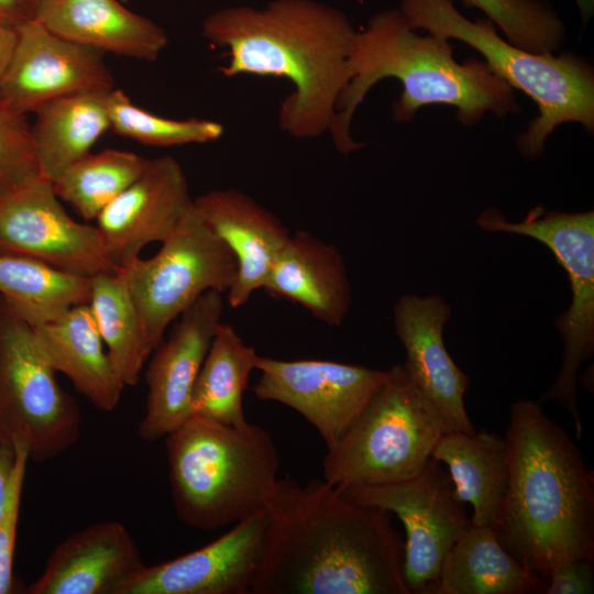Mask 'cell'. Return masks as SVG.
<instances>
[{
    "label": "cell",
    "instance_id": "74e56055",
    "mask_svg": "<svg viewBox=\"0 0 594 594\" xmlns=\"http://www.w3.org/2000/svg\"><path fill=\"white\" fill-rule=\"evenodd\" d=\"M14 462V449L11 447L0 446V515L2 513L9 479Z\"/></svg>",
    "mask_w": 594,
    "mask_h": 594
},
{
    "label": "cell",
    "instance_id": "52a82bcc",
    "mask_svg": "<svg viewBox=\"0 0 594 594\" xmlns=\"http://www.w3.org/2000/svg\"><path fill=\"white\" fill-rule=\"evenodd\" d=\"M450 431L408 378L403 364L386 378L323 458V480L342 488L403 481L418 474Z\"/></svg>",
    "mask_w": 594,
    "mask_h": 594
},
{
    "label": "cell",
    "instance_id": "f35d334b",
    "mask_svg": "<svg viewBox=\"0 0 594 594\" xmlns=\"http://www.w3.org/2000/svg\"><path fill=\"white\" fill-rule=\"evenodd\" d=\"M583 22H586L594 11V0H574Z\"/></svg>",
    "mask_w": 594,
    "mask_h": 594
},
{
    "label": "cell",
    "instance_id": "277c9868",
    "mask_svg": "<svg viewBox=\"0 0 594 594\" xmlns=\"http://www.w3.org/2000/svg\"><path fill=\"white\" fill-rule=\"evenodd\" d=\"M399 9L384 10L356 30L349 56V80L337 106L330 135L342 155L362 145L351 135L352 118L369 91L385 78L397 79L402 94L393 103V119L406 123L428 105L457 109L464 125L488 112L499 119L520 111L514 89L484 61H455L449 41L420 35Z\"/></svg>",
    "mask_w": 594,
    "mask_h": 594
},
{
    "label": "cell",
    "instance_id": "6da1fadb",
    "mask_svg": "<svg viewBox=\"0 0 594 594\" xmlns=\"http://www.w3.org/2000/svg\"><path fill=\"white\" fill-rule=\"evenodd\" d=\"M253 594H411L391 513L352 503L323 479H278Z\"/></svg>",
    "mask_w": 594,
    "mask_h": 594
},
{
    "label": "cell",
    "instance_id": "83f0119b",
    "mask_svg": "<svg viewBox=\"0 0 594 594\" xmlns=\"http://www.w3.org/2000/svg\"><path fill=\"white\" fill-rule=\"evenodd\" d=\"M91 278L54 267L36 258L0 254V295L32 326L89 304Z\"/></svg>",
    "mask_w": 594,
    "mask_h": 594
},
{
    "label": "cell",
    "instance_id": "44dd1931",
    "mask_svg": "<svg viewBox=\"0 0 594 594\" xmlns=\"http://www.w3.org/2000/svg\"><path fill=\"white\" fill-rule=\"evenodd\" d=\"M51 32L103 54L155 62L166 31L119 0H40L36 18Z\"/></svg>",
    "mask_w": 594,
    "mask_h": 594
},
{
    "label": "cell",
    "instance_id": "8992f818",
    "mask_svg": "<svg viewBox=\"0 0 594 594\" xmlns=\"http://www.w3.org/2000/svg\"><path fill=\"white\" fill-rule=\"evenodd\" d=\"M399 11L415 30L473 47L493 73L536 103L537 118L516 142L526 158L539 157L548 136L563 123L593 131L594 72L584 58L520 48L501 37L491 20L462 15L453 0H400Z\"/></svg>",
    "mask_w": 594,
    "mask_h": 594
},
{
    "label": "cell",
    "instance_id": "484cf974",
    "mask_svg": "<svg viewBox=\"0 0 594 594\" xmlns=\"http://www.w3.org/2000/svg\"><path fill=\"white\" fill-rule=\"evenodd\" d=\"M109 91L61 97L35 110L31 133L42 177L53 183L110 130Z\"/></svg>",
    "mask_w": 594,
    "mask_h": 594
},
{
    "label": "cell",
    "instance_id": "f1b7e54d",
    "mask_svg": "<svg viewBox=\"0 0 594 594\" xmlns=\"http://www.w3.org/2000/svg\"><path fill=\"white\" fill-rule=\"evenodd\" d=\"M89 307L117 375L124 386L136 385L153 348L118 273L91 278Z\"/></svg>",
    "mask_w": 594,
    "mask_h": 594
},
{
    "label": "cell",
    "instance_id": "4316f807",
    "mask_svg": "<svg viewBox=\"0 0 594 594\" xmlns=\"http://www.w3.org/2000/svg\"><path fill=\"white\" fill-rule=\"evenodd\" d=\"M257 359L254 348L230 323L221 321L193 389L191 416L246 428L250 422L244 415L243 394Z\"/></svg>",
    "mask_w": 594,
    "mask_h": 594
},
{
    "label": "cell",
    "instance_id": "cb8c5ba5",
    "mask_svg": "<svg viewBox=\"0 0 594 594\" xmlns=\"http://www.w3.org/2000/svg\"><path fill=\"white\" fill-rule=\"evenodd\" d=\"M432 457L447 466L457 497L472 506L473 525L494 527L509 474L506 438L487 430L448 431L437 442Z\"/></svg>",
    "mask_w": 594,
    "mask_h": 594
},
{
    "label": "cell",
    "instance_id": "4dcf8cb0",
    "mask_svg": "<svg viewBox=\"0 0 594 594\" xmlns=\"http://www.w3.org/2000/svg\"><path fill=\"white\" fill-rule=\"evenodd\" d=\"M108 110L110 130L146 146L206 144L218 141L224 133V127L210 119H173L152 113L119 88L109 91Z\"/></svg>",
    "mask_w": 594,
    "mask_h": 594
},
{
    "label": "cell",
    "instance_id": "ac0fdd59",
    "mask_svg": "<svg viewBox=\"0 0 594 594\" xmlns=\"http://www.w3.org/2000/svg\"><path fill=\"white\" fill-rule=\"evenodd\" d=\"M396 336L402 342L405 372L415 387L442 417L450 431L473 433L464 405L470 380L450 356L443 328L451 307L438 295L400 296L393 307Z\"/></svg>",
    "mask_w": 594,
    "mask_h": 594
},
{
    "label": "cell",
    "instance_id": "3957f363",
    "mask_svg": "<svg viewBox=\"0 0 594 594\" xmlns=\"http://www.w3.org/2000/svg\"><path fill=\"white\" fill-rule=\"evenodd\" d=\"M509 474L493 527L501 544L546 583L572 559L594 561V477L566 431L529 399L512 404Z\"/></svg>",
    "mask_w": 594,
    "mask_h": 594
},
{
    "label": "cell",
    "instance_id": "4fadbf2b",
    "mask_svg": "<svg viewBox=\"0 0 594 594\" xmlns=\"http://www.w3.org/2000/svg\"><path fill=\"white\" fill-rule=\"evenodd\" d=\"M254 394L305 417L327 449L359 417L386 378V370L329 360H278L258 355Z\"/></svg>",
    "mask_w": 594,
    "mask_h": 594
},
{
    "label": "cell",
    "instance_id": "1f68e13d",
    "mask_svg": "<svg viewBox=\"0 0 594 594\" xmlns=\"http://www.w3.org/2000/svg\"><path fill=\"white\" fill-rule=\"evenodd\" d=\"M477 8L512 44L535 53H554L565 41V26L544 0H461Z\"/></svg>",
    "mask_w": 594,
    "mask_h": 594
},
{
    "label": "cell",
    "instance_id": "d6a6232c",
    "mask_svg": "<svg viewBox=\"0 0 594 594\" xmlns=\"http://www.w3.org/2000/svg\"><path fill=\"white\" fill-rule=\"evenodd\" d=\"M40 175L26 114L0 102V190Z\"/></svg>",
    "mask_w": 594,
    "mask_h": 594
},
{
    "label": "cell",
    "instance_id": "e575fe53",
    "mask_svg": "<svg viewBox=\"0 0 594 594\" xmlns=\"http://www.w3.org/2000/svg\"><path fill=\"white\" fill-rule=\"evenodd\" d=\"M592 560L572 559L553 568L546 578L547 594H592L594 569Z\"/></svg>",
    "mask_w": 594,
    "mask_h": 594
},
{
    "label": "cell",
    "instance_id": "9c48e42d",
    "mask_svg": "<svg viewBox=\"0 0 594 594\" xmlns=\"http://www.w3.org/2000/svg\"><path fill=\"white\" fill-rule=\"evenodd\" d=\"M476 224L485 231L532 238L544 244L566 271L571 305L554 320L564 346L560 371L542 396L556 400L573 420L580 439L578 370L594 352V212H562L537 206L519 222H510L494 208L481 212Z\"/></svg>",
    "mask_w": 594,
    "mask_h": 594
},
{
    "label": "cell",
    "instance_id": "8fae6325",
    "mask_svg": "<svg viewBox=\"0 0 594 594\" xmlns=\"http://www.w3.org/2000/svg\"><path fill=\"white\" fill-rule=\"evenodd\" d=\"M337 490L352 503L378 507L399 518L406 530L405 583L411 593L433 594L444 556L473 526L442 464L431 457L413 477Z\"/></svg>",
    "mask_w": 594,
    "mask_h": 594
},
{
    "label": "cell",
    "instance_id": "f546056e",
    "mask_svg": "<svg viewBox=\"0 0 594 594\" xmlns=\"http://www.w3.org/2000/svg\"><path fill=\"white\" fill-rule=\"evenodd\" d=\"M148 164L150 158L131 151L90 152L65 168L53 182V187L57 197L84 220H96Z\"/></svg>",
    "mask_w": 594,
    "mask_h": 594
},
{
    "label": "cell",
    "instance_id": "30bf717a",
    "mask_svg": "<svg viewBox=\"0 0 594 594\" xmlns=\"http://www.w3.org/2000/svg\"><path fill=\"white\" fill-rule=\"evenodd\" d=\"M237 271V261L229 248L191 206L154 256H140L118 274L154 350L170 322L202 294L227 293Z\"/></svg>",
    "mask_w": 594,
    "mask_h": 594
},
{
    "label": "cell",
    "instance_id": "ffe728a7",
    "mask_svg": "<svg viewBox=\"0 0 594 594\" xmlns=\"http://www.w3.org/2000/svg\"><path fill=\"white\" fill-rule=\"evenodd\" d=\"M193 206L237 261L227 300L231 308H239L263 288L289 232L274 213L237 189L209 190L194 198Z\"/></svg>",
    "mask_w": 594,
    "mask_h": 594
},
{
    "label": "cell",
    "instance_id": "836d02e7",
    "mask_svg": "<svg viewBox=\"0 0 594 594\" xmlns=\"http://www.w3.org/2000/svg\"><path fill=\"white\" fill-rule=\"evenodd\" d=\"M14 462L11 470L7 497L0 515V594L18 593L13 573L16 527L19 520L23 482L29 455L25 447L14 444Z\"/></svg>",
    "mask_w": 594,
    "mask_h": 594
},
{
    "label": "cell",
    "instance_id": "e0dca14e",
    "mask_svg": "<svg viewBox=\"0 0 594 594\" xmlns=\"http://www.w3.org/2000/svg\"><path fill=\"white\" fill-rule=\"evenodd\" d=\"M194 202L180 163L172 156L150 160L143 174L97 217V228L118 268L146 245L163 242Z\"/></svg>",
    "mask_w": 594,
    "mask_h": 594
},
{
    "label": "cell",
    "instance_id": "603a6c76",
    "mask_svg": "<svg viewBox=\"0 0 594 594\" xmlns=\"http://www.w3.org/2000/svg\"><path fill=\"white\" fill-rule=\"evenodd\" d=\"M33 329L44 360L66 375L80 395L102 411L118 406L125 386L111 364L89 304Z\"/></svg>",
    "mask_w": 594,
    "mask_h": 594
},
{
    "label": "cell",
    "instance_id": "7402d4cb",
    "mask_svg": "<svg viewBox=\"0 0 594 594\" xmlns=\"http://www.w3.org/2000/svg\"><path fill=\"white\" fill-rule=\"evenodd\" d=\"M262 289L300 305L330 327L342 324L352 304L343 256L307 231L289 234Z\"/></svg>",
    "mask_w": 594,
    "mask_h": 594
},
{
    "label": "cell",
    "instance_id": "7a4b0ae2",
    "mask_svg": "<svg viewBox=\"0 0 594 594\" xmlns=\"http://www.w3.org/2000/svg\"><path fill=\"white\" fill-rule=\"evenodd\" d=\"M355 32L344 12L318 0L231 6L201 22L206 41L226 51L228 61L220 68L224 77H276L292 84L278 123L294 139L330 132L349 80Z\"/></svg>",
    "mask_w": 594,
    "mask_h": 594
},
{
    "label": "cell",
    "instance_id": "9a60e30c",
    "mask_svg": "<svg viewBox=\"0 0 594 594\" xmlns=\"http://www.w3.org/2000/svg\"><path fill=\"white\" fill-rule=\"evenodd\" d=\"M103 53L68 41L36 19L19 26L16 45L0 82V102L28 114L54 99L109 91L114 78Z\"/></svg>",
    "mask_w": 594,
    "mask_h": 594
},
{
    "label": "cell",
    "instance_id": "d590c367",
    "mask_svg": "<svg viewBox=\"0 0 594 594\" xmlns=\"http://www.w3.org/2000/svg\"><path fill=\"white\" fill-rule=\"evenodd\" d=\"M40 0H0V20L16 28L36 18Z\"/></svg>",
    "mask_w": 594,
    "mask_h": 594
},
{
    "label": "cell",
    "instance_id": "5b68a950",
    "mask_svg": "<svg viewBox=\"0 0 594 594\" xmlns=\"http://www.w3.org/2000/svg\"><path fill=\"white\" fill-rule=\"evenodd\" d=\"M164 440L173 504L185 525L212 531L266 509L279 470L266 429L191 416Z\"/></svg>",
    "mask_w": 594,
    "mask_h": 594
},
{
    "label": "cell",
    "instance_id": "ba28073f",
    "mask_svg": "<svg viewBox=\"0 0 594 594\" xmlns=\"http://www.w3.org/2000/svg\"><path fill=\"white\" fill-rule=\"evenodd\" d=\"M42 356L33 326L0 295V446L53 460L80 437L79 407Z\"/></svg>",
    "mask_w": 594,
    "mask_h": 594
},
{
    "label": "cell",
    "instance_id": "8d00e7d4",
    "mask_svg": "<svg viewBox=\"0 0 594 594\" xmlns=\"http://www.w3.org/2000/svg\"><path fill=\"white\" fill-rule=\"evenodd\" d=\"M19 28L0 20V82L12 58Z\"/></svg>",
    "mask_w": 594,
    "mask_h": 594
},
{
    "label": "cell",
    "instance_id": "d6986e66",
    "mask_svg": "<svg viewBox=\"0 0 594 594\" xmlns=\"http://www.w3.org/2000/svg\"><path fill=\"white\" fill-rule=\"evenodd\" d=\"M145 568L127 527L117 520L87 526L61 541L29 594H122Z\"/></svg>",
    "mask_w": 594,
    "mask_h": 594
},
{
    "label": "cell",
    "instance_id": "d4e9b609",
    "mask_svg": "<svg viewBox=\"0 0 594 594\" xmlns=\"http://www.w3.org/2000/svg\"><path fill=\"white\" fill-rule=\"evenodd\" d=\"M499 542L491 526H472L449 549L433 594H528L544 588Z\"/></svg>",
    "mask_w": 594,
    "mask_h": 594
},
{
    "label": "cell",
    "instance_id": "5bb4252c",
    "mask_svg": "<svg viewBox=\"0 0 594 594\" xmlns=\"http://www.w3.org/2000/svg\"><path fill=\"white\" fill-rule=\"evenodd\" d=\"M209 290L182 312L168 337L152 351L145 372L147 396L140 438L156 442L191 417L193 389L224 308Z\"/></svg>",
    "mask_w": 594,
    "mask_h": 594
},
{
    "label": "cell",
    "instance_id": "7c38bea8",
    "mask_svg": "<svg viewBox=\"0 0 594 594\" xmlns=\"http://www.w3.org/2000/svg\"><path fill=\"white\" fill-rule=\"evenodd\" d=\"M0 254L88 277L119 272L98 228L73 219L53 183L41 175L0 190Z\"/></svg>",
    "mask_w": 594,
    "mask_h": 594
},
{
    "label": "cell",
    "instance_id": "2e32d148",
    "mask_svg": "<svg viewBox=\"0 0 594 594\" xmlns=\"http://www.w3.org/2000/svg\"><path fill=\"white\" fill-rule=\"evenodd\" d=\"M268 516L263 509L189 553L145 568L122 594H249L257 578Z\"/></svg>",
    "mask_w": 594,
    "mask_h": 594
}]
</instances>
